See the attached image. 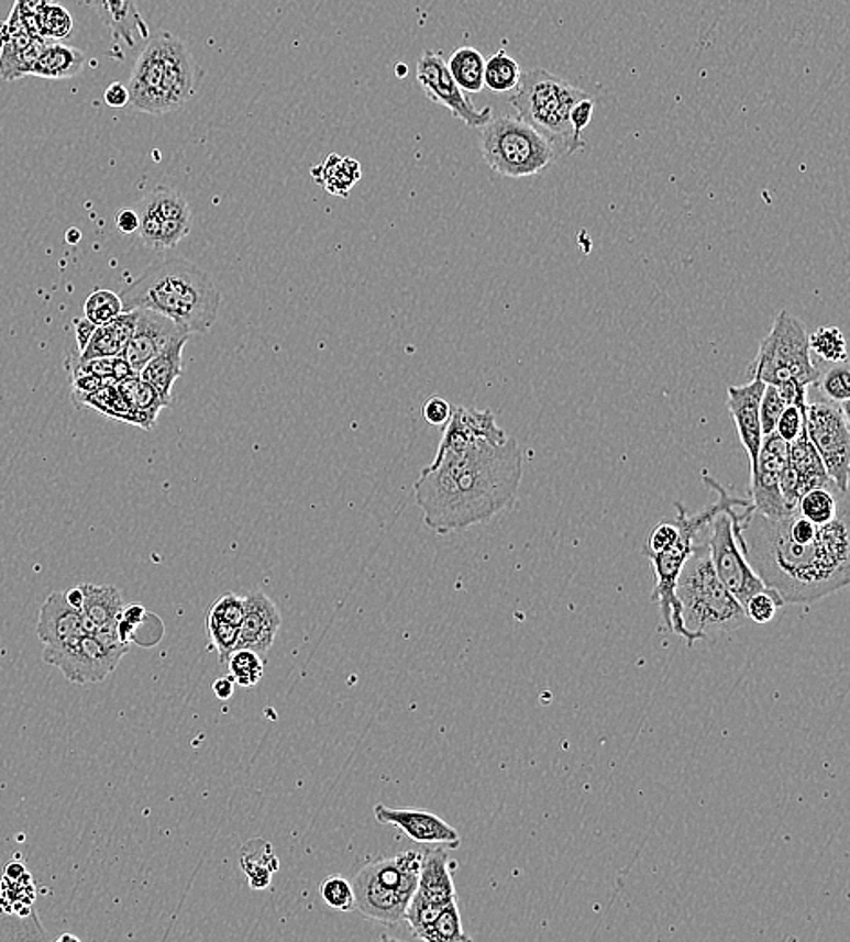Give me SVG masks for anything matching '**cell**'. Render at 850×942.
Masks as SVG:
<instances>
[{"label": "cell", "mask_w": 850, "mask_h": 942, "mask_svg": "<svg viewBox=\"0 0 850 942\" xmlns=\"http://www.w3.org/2000/svg\"><path fill=\"white\" fill-rule=\"evenodd\" d=\"M732 530L758 577L787 603H813L850 583V510L816 525L794 510L769 519L749 505L731 510Z\"/></svg>", "instance_id": "1"}, {"label": "cell", "mask_w": 850, "mask_h": 942, "mask_svg": "<svg viewBox=\"0 0 850 942\" xmlns=\"http://www.w3.org/2000/svg\"><path fill=\"white\" fill-rule=\"evenodd\" d=\"M522 466V450L514 437L503 444L475 441L435 454L413 485L424 524L449 535L490 522L516 506Z\"/></svg>", "instance_id": "2"}, {"label": "cell", "mask_w": 850, "mask_h": 942, "mask_svg": "<svg viewBox=\"0 0 850 942\" xmlns=\"http://www.w3.org/2000/svg\"><path fill=\"white\" fill-rule=\"evenodd\" d=\"M120 299L124 312L153 310L175 321L187 334H206L217 321L222 292L197 265L170 256L153 263Z\"/></svg>", "instance_id": "3"}, {"label": "cell", "mask_w": 850, "mask_h": 942, "mask_svg": "<svg viewBox=\"0 0 850 942\" xmlns=\"http://www.w3.org/2000/svg\"><path fill=\"white\" fill-rule=\"evenodd\" d=\"M198 69L186 42L169 32L150 38L131 73L130 103L140 113L167 114L197 95Z\"/></svg>", "instance_id": "4"}, {"label": "cell", "mask_w": 850, "mask_h": 942, "mask_svg": "<svg viewBox=\"0 0 850 942\" xmlns=\"http://www.w3.org/2000/svg\"><path fill=\"white\" fill-rule=\"evenodd\" d=\"M675 597L681 606L687 645L717 634L732 633L748 622L746 611L727 591L713 567L706 542H696L676 578Z\"/></svg>", "instance_id": "5"}, {"label": "cell", "mask_w": 850, "mask_h": 942, "mask_svg": "<svg viewBox=\"0 0 850 942\" xmlns=\"http://www.w3.org/2000/svg\"><path fill=\"white\" fill-rule=\"evenodd\" d=\"M704 485L717 491V500L713 505L707 506L704 510L689 513L686 506L682 502H675L676 508V528H678V536L675 544L665 550V552H644L648 561L653 564L654 591L653 598L659 602L660 618L662 625L670 629L671 633L678 634L682 639L687 640L686 629L682 625L681 606L675 597L676 578L681 575L682 567L686 564L693 547H695L696 539L704 533L713 517L717 516L718 511L726 508H746L751 505V500L742 499V497H732L720 483L713 479L711 475L702 474Z\"/></svg>", "instance_id": "6"}, {"label": "cell", "mask_w": 850, "mask_h": 942, "mask_svg": "<svg viewBox=\"0 0 850 942\" xmlns=\"http://www.w3.org/2000/svg\"><path fill=\"white\" fill-rule=\"evenodd\" d=\"M586 95L552 73L531 69L522 73L510 102L517 109V117L542 134L555 153L573 155L584 144L573 136L570 111Z\"/></svg>", "instance_id": "7"}, {"label": "cell", "mask_w": 850, "mask_h": 942, "mask_svg": "<svg viewBox=\"0 0 850 942\" xmlns=\"http://www.w3.org/2000/svg\"><path fill=\"white\" fill-rule=\"evenodd\" d=\"M421 863L423 852L407 850L361 868L351 880L356 910L366 919L387 927L405 922L408 902L418 890Z\"/></svg>", "instance_id": "8"}, {"label": "cell", "mask_w": 850, "mask_h": 942, "mask_svg": "<svg viewBox=\"0 0 850 942\" xmlns=\"http://www.w3.org/2000/svg\"><path fill=\"white\" fill-rule=\"evenodd\" d=\"M481 130L483 158L505 178L539 175L555 160L553 145L519 117H492Z\"/></svg>", "instance_id": "9"}, {"label": "cell", "mask_w": 850, "mask_h": 942, "mask_svg": "<svg viewBox=\"0 0 850 942\" xmlns=\"http://www.w3.org/2000/svg\"><path fill=\"white\" fill-rule=\"evenodd\" d=\"M752 379L779 387L794 381L810 388L818 381V366L813 363L809 335L798 318L782 310L773 329L760 343L757 359L749 368Z\"/></svg>", "instance_id": "10"}, {"label": "cell", "mask_w": 850, "mask_h": 942, "mask_svg": "<svg viewBox=\"0 0 850 942\" xmlns=\"http://www.w3.org/2000/svg\"><path fill=\"white\" fill-rule=\"evenodd\" d=\"M805 432L818 452L827 474L843 494H849L850 430L849 402L816 397L807 401Z\"/></svg>", "instance_id": "11"}, {"label": "cell", "mask_w": 850, "mask_h": 942, "mask_svg": "<svg viewBox=\"0 0 850 942\" xmlns=\"http://www.w3.org/2000/svg\"><path fill=\"white\" fill-rule=\"evenodd\" d=\"M130 651L119 636L88 633L69 644L46 647L42 660L63 671L71 684H100L106 680Z\"/></svg>", "instance_id": "12"}, {"label": "cell", "mask_w": 850, "mask_h": 942, "mask_svg": "<svg viewBox=\"0 0 850 942\" xmlns=\"http://www.w3.org/2000/svg\"><path fill=\"white\" fill-rule=\"evenodd\" d=\"M732 508L718 511L717 516L713 517L711 522L704 530L706 535L704 542L709 550L717 577L743 608L754 592L762 591L768 586L752 569L746 553L738 544L737 535L732 530Z\"/></svg>", "instance_id": "13"}, {"label": "cell", "mask_w": 850, "mask_h": 942, "mask_svg": "<svg viewBox=\"0 0 850 942\" xmlns=\"http://www.w3.org/2000/svg\"><path fill=\"white\" fill-rule=\"evenodd\" d=\"M139 236L145 247L167 251L191 232L192 212L186 198L170 187H156L136 207Z\"/></svg>", "instance_id": "14"}, {"label": "cell", "mask_w": 850, "mask_h": 942, "mask_svg": "<svg viewBox=\"0 0 850 942\" xmlns=\"http://www.w3.org/2000/svg\"><path fill=\"white\" fill-rule=\"evenodd\" d=\"M419 86L423 89L428 100L439 103L449 109L455 119L472 130H481L483 125L492 120V108H475L470 102L463 89L455 84L454 77L450 75L449 66L444 63L443 55L438 52H424L418 60L416 69Z\"/></svg>", "instance_id": "15"}, {"label": "cell", "mask_w": 850, "mask_h": 942, "mask_svg": "<svg viewBox=\"0 0 850 942\" xmlns=\"http://www.w3.org/2000/svg\"><path fill=\"white\" fill-rule=\"evenodd\" d=\"M787 466V443L773 432L765 435L758 454L757 466L751 472V505L754 511L769 519H780L791 513L780 489V477Z\"/></svg>", "instance_id": "16"}, {"label": "cell", "mask_w": 850, "mask_h": 942, "mask_svg": "<svg viewBox=\"0 0 850 942\" xmlns=\"http://www.w3.org/2000/svg\"><path fill=\"white\" fill-rule=\"evenodd\" d=\"M184 335L191 334H187L186 330L176 325L169 318L153 310H139L136 326L122 357L128 361L133 374L139 376L153 357L158 356L173 341L180 340Z\"/></svg>", "instance_id": "17"}, {"label": "cell", "mask_w": 850, "mask_h": 942, "mask_svg": "<svg viewBox=\"0 0 850 942\" xmlns=\"http://www.w3.org/2000/svg\"><path fill=\"white\" fill-rule=\"evenodd\" d=\"M374 816L377 823L394 824L419 845H446L450 849L461 845L457 830L430 810L390 809L379 804L374 807Z\"/></svg>", "instance_id": "18"}, {"label": "cell", "mask_w": 850, "mask_h": 942, "mask_svg": "<svg viewBox=\"0 0 850 942\" xmlns=\"http://www.w3.org/2000/svg\"><path fill=\"white\" fill-rule=\"evenodd\" d=\"M762 381L751 379L742 387L727 388V408L731 413L732 423L737 426L738 437L748 452L749 469L757 466L758 454L762 448V424H760V401L763 396Z\"/></svg>", "instance_id": "19"}, {"label": "cell", "mask_w": 850, "mask_h": 942, "mask_svg": "<svg viewBox=\"0 0 850 942\" xmlns=\"http://www.w3.org/2000/svg\"><path fill=\"white\" fill-rule=\"evenodd\" d=\"M282 628V613L273 598L263 591L249 592L243 606L240 639L236 650H251L267 654Z\"/></svg>", "instance_id": "20"}, {"label": "cell", "mask_w": 850, "mask_h": 942, "mask_svg": "<svg viewBox=\"0 0 850 942\" xmlns=\"http://www.w3.org/2000/svg\"><path fill=\"white\" fill-rule=\"evenodd\" d=\"M505 430L497 424L492 410H479V408L452 407L450 419L444 424L443 439L438 446V454L446 450L461 448L475 441H488V443H506Z\"/></svg>", "instance_id": "21"}, {"label": "cell", "mask_w": 850, "mask_h": 942, "mask_svg": "<svg viewBox=\"0 0 850 942\" xmlns=\"http://www.w3.org/2000/svg\"><path fill=\"white\" fill-rule=\"evenodd\" d=\"M88 633L82 611L67 600L66 592H52L46 602L42 603L36 634L46 647L69 644Z\"/></svg>", "instance_id": "22"}, {"label": "cell", "mask_w": 850, "mask_h": 942, "mask_svg": "<svg viewBox=\"0 0 850 942\" xmlns=\"http://www.w3.org/2000/svg\"><path fill=\"white\" fill-rule=\"evenodd\" d=\"M78 587L82 591L80 611H82L89 633L119 636L117 623H119L122 609L125 608L122 592L114 586L80 584Z\"/></svg>", "instance_id": "23"}, {"label": "cell", "mask_w": 850, "mask_h": 942, "mask_svg": "<svg viewBox=\"0 0 850 942\" xmlns=\"http://www.w3.org/2000/svg\"><path fill=\"white\" fill-rule=\"evenodd\" d=\"M103 26L114 42L134 47L140 41H150V26L140 13L136 0H91Z\"/></svg>", "instance_id": "24"}, {"label": "cell", "mask_w": 850, "mask_h": 942, "mask_svg": "<svg viewBox=\"0 0 850 942\" xmlns=\"http://www.w3.org/2000/svg\"><path fill=\"white\" fill-rule=\"evenodd\" d=\"M416 894L428 901L446 907L457 899L455 896L452 865L444 850H427L423 852V863L419 871L418 890Z\"/></svg>", "instance_id": "25"}, {"label": "cell", "mask_w": 850, "mask_h": 942, "mask_svg": "<svg viewBox=\"0 0 850 942\" xmlns=\"http://www.w3.org/2000/svg\"><path fill=\"white\" fill-rule=\"evenodd\" d=\"M46 42L47 38L30 35L22 30H10V35L0 47V77L4 80H19L32 75L33 64Z\"/></svg>", "instance_id": "26"}, {"label": "cell", "mask_w": 850, "mask_h": 942, "mask_svg": "<svg viewBox=\"0 0 850 942\" xmlns=\"http://www.w3.org/2000/svg\"><path fill=\"white\" fill-rule=\"evenodd\" d=\"M787 466L798 483L799 497L809 489L835 485L805 430L787 444Z\"/></svg>", "instance_id": "27"}, {"label": "cell", "mask_w": 850, "mask_h": 942, "mask_svg": "<svg viewBox=\"0 0 850 942\" xmlns=\"http://www.w3.org/2000/svg\"><path fill=\"white\" fill-rule=\"evenodd\" d=\"M136 318H139V310H131V312H122L119 318H114L106 325L97 326L78 359L122 356L136 326Z\"/></svg>", "instance_id": "28"}, {"label": "cell", "mask_w": 850, "mask_h": 942, "mask_svg": "<svg viewBox=\"0 0 850 942\" xmlns=\"http://www.w3.org/2000/svg\"><path fill=\"white\" fill-rule=\"evenodd\" d=\"M189 337L191 335H184L180 340L173 341L164 352L153 357L139 374L165 399H170V391L184 372V346L187 345Z\"/></svg>", "instance_id": "29"}, {"label": "cell", "mask_w": 850, "mask_h": 942, "mask_svg": "<svg viewBox=\"0 0 850 942\" xmlns=\"http://www.w3.org/2000/svg\"><path fill=\"white\" fill-rule=\"evenodd\" d=\"M84 64L86 55L77 47L60 44L58 41H47L33 64L32 75L49 80H64L77 77L78 73L82 71Z\"/></svg>", "instance_id": "30"}, {"label": "cell", "mask_w": 850, "mask_h": 942, "mask_svg": "<svg viewBox=\"0 0 850 942\" xmlns=\"http://www.w3.org/2000/svg\"><path fill=\"white\" fill-rule=\"evenodd\" d=\"M310 176L329 195L349 198L354 186L361 180V165L351 156L329 155L320 165L310 169Z\"/></svg>", "instance_id": "31"}, {"label": "cell", "mask_w": 850, "mask_h": 942, "mask_svg": "<svg viewBox=\"0 0 850 942\" xmlns=\"http://www.w3.org/2000/svg\"><path fill=\"white\" fill-rule=\"evenodd\" d=\"M796 510L816 525L829 524L843 511L850 510L849 494H843L836 485L813 488L799 497Z\"/></svg>", "instance_id": "32"}, {"label": "cell", "mask_w": 850, "mask_h": 942, "mask_svg": "<svg viewBox=\"0 0 850 942\" xmlns=\"http://www.w3.org/2000/svg\"><path fill=\"white\" fill-rule=\"evenodd\" d=\"M117 388L124 397L125 402L130 404L131 410L136 413L140 426L145 428V430H151L162 408H167L170 404V399L162 397L155 388L151 387L150 383H145L140 376H131L124 381L117 383Z\"/></svg>", "instance_id": "33"}, {"label": "cell", "mask_w": 850, "mask_h": 942, "mask_svg": "<svg viewBox=\"0 0 850 942\" xmlns=\"http://www.w3.org/2000/svg\"><path fill=\"white\" fill-rule=\"evenodd\" d=\"M485 60L475 47L464 46L450 55L449 71L464 93H481L485 89Z\"/></svg>", "instance_id": "34"}, {"label": "cell", "mask_w": 850, "mask_h": 942, "mask_svg": "<svg viewBox=\"0 0 850 942\" xmlns=\"http://www.w3.org/2000/svg\"><path fill=\"white\" fill-rule=\"evenodd\" d=\"M522 69L516 58H511L505 49L495 53L485 60V88L494 93L516 91L521 82Z\"/></svg>", "instance_id": "35"}, {"label": "cell", "mask_w": 850, "mask_h": 942, "mask_svg": "<svg viewBox=\"0 0 850 942\" xmlns=\"http://www.w3.org/2000/svg\"><path fill=\"white\" fill-rule=\"evenodd\" d=\"M418 939L427 942H468L470 938L464 933L457 901L449 902L435 917V921L419 933Z\"/></svg>", "instance_id": "36"}, {"label": "cell", "mask_w": 850, "mask_h": 942, "mask_svg": "<svg viewBox=\"0 0 850 942\" xmlns=\"http://www.w3.org/2000/svg\"><path fill=\"white\" fill-rule=\"evenodd\" d=\"M80 402L95 408V410H99V412L106 413L108 418L119 419V421L139 424L140 426L136 413H134L133 410H131L130 404L125 402L124 397H122L119 388H117V383H114V385H106V387L95 390L93 394H89V396L84 397Z\"/></svg>", "instance_id": "37"}, {"label": "cell", "mask_w": 850, "mask_h": 942, "mask_svg": "<svg viewBox=\"0 0 850 942\" xmlns=\"http://www.w3.org/2000/svg\"><path fill=\"white\" fill-rule=\"evenodd\" d=\"M229 676L240 687H256L265 673L262 654L251 650H234L228 660Z\"/></svg>", "instance_id": "38"}, {"label": "cell", "mask_w": 850, "mask_h": 942, "mask_svg": "<svg viewBox=\"0 0 850 942\" xmlns=\"http://www.w3.org/2000/svg\"><path fill=\"white\" fill-rule=\"evenodd\" d=\"M810 354H816L825 363H843L849 359L847 341L838 326H819L809 335Z\"/></svg>", "instance_id": "39"}, {"label": "cell", "mask_w": 850, "mask_h": 942, "mask_svg": "<svg viewBox=\"0 0 850 942\" xmlns=\"http://www.w3.org/2000/svg\"><path fill=\"white\" fill-rule=\"evenodd\" d=\"M818 391L819 397H824L827 401L832 402H849L850 401V372L847 361L843 363H835L829 370H819L818 381L813 385Z\"/></svg>", "instance_id": "40"}, {"label": "cell", "mask_w": 850, "mask_h": 942, "mask_svg": "<svg viewBox=\"0 0 850 942\" xmlns=\"http://www.w3.org/2000/svg\"><path fill=\"white\" fill-rule=\"evenodd\" d=\"M73 32V16L64 5L49 4L44 5V10L36 15V33L42 38L47 41H63Z\"/></svg>", "instance_id": "41"}, {"label": "cell", "mask_w": 850, "mask_h": 942, "mask_svg": "<svg viewBox=\"0 0 850 942\" xmlns=\"http://www.w3.org/2000/svg\"><path fill=\"white\" fill-rule=\"evenodd\" d=\"M122 312H124L122 299L113 290H95L84 303L86 320L95 326L106 325L114 318H119Z\"/></svg>", "instance_id": "42"}, {"label": "cell", "mask_w": 850, "mask_h": 942, "mask_svg": "<svg viewBox=\"0 0 850 942\" xmlns=\"http://www.w3.org/2000/svg\"><path fill=\"white\" fill-rule=\"evenodd\" d=\"M207 636H209V647L217 651L218 662L228 664L229 656L232 651L236 650L238 639H240V628L231 625V623L222 622L212 614L207 613L206 617Z\"/></svg>", "instance_id": "43"}, {"label": "cell", "mask_w": 850, "mask_h": 942, "mask_svg": "<svg viewBox=\"0 0 850 942\" xmlns=\"http://www.w3.org/2000/svg\"><path fill=\"white\" fill-rule=\"evenodd\" d=\"M784 600L780 598L779 592L771 589V587H765V589L754 592L749 598L748 603L743 606V611H746L748 620L763 625V623L771 622L776 617V613H779V609L784 608Z\"/></svg>", "instance_id": "44"}, {"label": "cell", "mask_w": 850, "mask_h": 942, "mask_svg": "<svg viewBox=\"0 0 850 942\" xmlns=\"http://www.w3.org/2000/svg\"><path fill=\"white\" fill-rule=\"evenodd\" d=\"M320 896L334 910L343 911V913L356 910L354 888H352L351 880L345 879V877L332 876L321 880Z\"/></svg>", "instance_id": "45"}, {"label": "cell", "mask_w": 850, "mask_h": 942, "mask_svg": "<svg viewBox=\"0 0 850 942\" xmlns=\"http://www.w3.org/2000/svg\"><path fill=\"white\" fill-rule=\"evenodd\" d=\"M52 0H15V5L11 10V15L5 24L10 30H22L30 35L38 36L36 33V15L44 10V5L49 4Z\"/></svg>", "instance_id": "46"}, {"label": "cell", "mask_w": 850, "mask_h": 942, "mask_svg": "<svg viewBox=\"0 0 850 942\" xmlns=\"http://www.w3.org/2000/svg\"><path fill=\"white\" fill-rule=\"evenodd\" d=\"M785 407L787 404L780 397L779 390L771 387V385H765L762 401H760V424H762L763 437L774 432V428H776V423H779L780 415L784 412Z\"/></svg>", "instance_id": "47"}, {"label": "cell", "mask_w": 850, "mask_h": 942, "mask_svg": "<svg viewBox=\"0 0 850 942\" xmlns=\"http://www.w3.org/2000/svg\"><path fill=\"white\" fill-rule=\"evenodd\" d=\"M243 606H245V597H238L236 592H225L218 598L217 602L212 603L207 613L222 620V622L231 623L240 628L243 618Z\"/></svg>", "instance_id": "48"}, {"label": "cell", "mask_w": 850, "mask_h": 942, "mask_svg": "<svg viewBox=\"0 0 850 942\" xmlns=\"http://www.w3.org/2000/svg\"><path fill=\"white\" fill-rule=\"evenodd\" d=\"M804 430L805 410L798 407H785L776 428H774V432L779 433L780 437L784 439L787 444L793 443L794 439L798 437Z\"/></svg>", "instance_id": "49"}, {"label": "cell", "mask_w": 850, "mask_h": 942, "mask_svg": "<svg viewBox=\"0 0 850 942\" xmlns=\"http://www.w3.org/2000/svg\"><path fill=\"white\" fill-rule=\"evenodd\" d=\"M593 109H595V102H593V98L589 95H586L578 102H575L572 111H570V124H572L573 136L581 144H584V130L592 124Z\"/></svg>", "instance_id": "50"}, {"label": "cell", "mask_w": 850, "mask_h": 942, "mask_svg": "<svg viewBox=\"0 0 850 942\" xmlns=\"http://www.w3.org/2000/svg\"><path fill=\"white\" fill-rule=\"evenodd\" d=\"M676 536H678V528L673 522H660L653 531H651L650 541H648V547H645V552H665V550H670L673 544H675Z\"/></svg>", "instance_id": "51"}, {"label": "cell", "mask_w": 850, "mask_h": 942, "mask_svg": "<svg viewBox=\"0 0 850 942\" xmlns=\"http://www.w3.org/2000/svg\"><path fill=\"white\" fill-rule=\"evenodd\" d=\"M452 413V404L443 397H430L423 404V418L432 426H444Z\"/></svg>", "instance_id": "52"}, {"label": "cell", "mask_w": 850, "mask_h": 942, "mask_svg": "<svg viewBox=\"0 0 850 942\" xmlns=\"http://www.w3.org/2000/svg\"><path fill=\"white\" fill-rule=\"evenodd\" d=\"M103 102L108 103L109 108H125L130 103V89H128L125 84L113 82L106 89Z\"/></svg>", "instance_id": "53"}, {"label": "cell", "mask_w": 850, "mask_h": 942, "mask_svg": "<svg viewBox=\"0 0 850 942\" xmlns=\"http://www.w3.org/2000/svg\"><path fill=\"white\" fill-rule=\"evenodd\" d=\"M114 223L122 234H133V232L139 231V214L133 209H124L117 214Z\"/></svg>", "instance_id": "54"}, {"label": "cell", "mask_w": 850, "mask_h": 942, "mask_svg": "<svg viewBox=\"0 0 850 942\" xmlns=\"http://www.w3.org/2000/svg\"><path fill=\"white\" fill-rule=\"evenodd\" d=\"M234 680H232L231 676H223V678H218L214 684H212V690H214V695H217L218 700H229L232 695H234Z\"/></svg>", "instance_id": "55"}, {"label": "cell", "mask_w": 850, "mask_h": 942, "mask_svg": "<svg viewBox=\"0 0 850 942\" xmlns=\"http://www.w3.org/2000/svg\"><path fill=\"white\" fill-rule=\"evenodd\" d=\"M95 329H97V326H95L93 323H89L88 320L77 321V341L80 352H82L84 348H86V345H88V341L91 340Z\"/></svg>", "instance_id": "56"}, {"label": "cell", "mask_w": 850, "mask_h": 942, "mask_svg": "<svg viewBox=\"0 0 850 942\" xmlns=\"http://www.w3.org/2000/svg\"><path fill=\"white\" fill-rule=\"evenodd\" d=\"M66 240L69 243L80 242V231H78V229H69L66 234Z\"/></svg>", "instance_id": "57"}, {"label": "cell", "mask_w": 850, "mask_h": 942, "mask_svg": "<svg viewBox=\"0 0 850 942\" xmlns=\"http://www.w3.org/2000/svg\"><path fill=\"white\" fill-rule=\"evenodd\" d=\"M8 35H10L8 24H5V22H2V24H0V47H2V44H4L5 38H8Z\"/></svg>", "instance_id": "58"}]
</instances>
